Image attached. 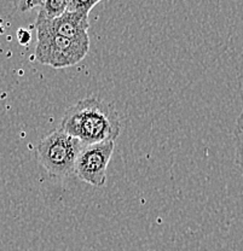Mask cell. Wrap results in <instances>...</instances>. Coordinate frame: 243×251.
<instances>
[{
	"label": "cell",
	"instance_id": "1",
	"mask_svg": "<svg viewBox=\"0 0 243 251\" xmlns=\"http://www.w3.org/2000/svg\"><path fill=\"white\" fill-rule=\"evenodd\" d=\"M59 129L77 138L82 145H91L116 140L121 132V124L116 110L110 104L87 97L64 112Z\"/></svg>",
	"mask_w": 243,
	"mask_h": 251
},
{
	"label": "cell",
	"instance_id": "2",
	"mask_svg": "<svg viewBox=\"0 0 243 251\" xmlns=\"http://www.w3.org/2000/svg\"><path fill=\"white\" fill-rule=\"evenodd\" d=\"M36 30L35 58L41 64L56 69L73 67L88 53V40H72L54 33L43 18L36 17L33 25Z\"/></svg>",
	"mask_w": 243,
	"mask_h": 251
},
{
	"label": "cell",
	"instance_id": "3",
	"mask_svg": "<svg viewBox=\"0 0 243 251\" xmlns=\"http://www.w3.org/2000/svg\"><path fill=\"white\" fill-rule=\"evenodd\" d=\"M82 144L62 129L52 130L36 149L40 166L52 176L67 177L74 172L75 161Z\"/></svg>",
	"mask_w": 243,
	"mask_h": 251
},
{
	"label": "cell",
	"instance_id": "4",
	"mask_svg": "<svg viewBox=\"0 0 243 251\" xmlns=\"http://www.w3.org/2000/svg\"><path fill=\"white\" fill-rule=\"evenodd\" d=\"M114 148L113 140L83 145L77 157L73 173L86 184L96 187L103 186L107 181V171Z\"/></svg>",
	"mask_w": 243,
	"mask_h": 251
},
{
	"label": "cell",
	"instance_id": "5",
	"mask_svg": "<svg viewBox=\"0 0 243 251\" xmlns=\"http://www.w3.org/2000/svg\"><path fill=\"white\" fill-rule=\"evenodd\" d=\"M39 17V16H36ZM43 18V17H39ZM54 33L72 40H88V15L82 12H68L54 20L43 18Z\"/></svg>",
	"mask_w": 243,
	"mask_h": 251
},
{
	"label": "cell",
	"instance_id": "6",
	"mask_svg": "<svg viewBox=\"0 0 243 251\" xmlns=\"http://www.w3.org/2000/svg\"><path fill=\"white\" fill-rule=\"evenodd\" d=\"M68 0H43L39 10V17L54 20L67 11Z\"/></svg>",
	"mask_w": 243,
	"mask_h": 251
},
{
	"label": "cell",
	"instance_id": "7",
	"mask_svg": "<svg viewBox=\"0 0 243 251\" xmlns=\"http://www.w3.org/2000/svg\"><path fill=\"white\" fill-rule=\"evenodd\" d=\"M235 150H236V162L241 171L243 177V109L237 117L236 126H235Z\"/></svg>",
	"mask_w": 243,
	"mask_h": 251
},
{
	"label": "cell",
	"instance_id": "8",
	"mask_svg": "<svg viewBox=\"0 0 243 251\" xmlns=\"http://www.w3.org/2000/svg\"><path fill=\"white\" fill-rule=\"evenodd\" d=\"M101 1H103V0H68L67 11L82 12V14L90 15L93 6H96Z\"/></svg>",
	"mask_w": 243,
	"mask_h": 251
},
{
	"label": "cell",
	"instance_id": "9",
	"mask_svg": "<svg viewBox=\"0 0 243 251\" xmlns=\"http://www.w3.org/2000/svg\"><path fill=\"white\" fill-rule=\"evenodd\" d=\"M41 2H43V0H18L17 7L20 11H28L34 7L40 6Z\"/></svg>",
	"mask_w": 243,
	"mask_h": 251
},
{
	"label": "cell",
	"instance_id": "10",
	"mask_svg": "<svg viewBox=\"0 0 243 251\" xmlns=\"http://www.w3.org/2000/svg\"><path fill=\"white\" fill-rule=\"evenodd\" d=\"M17 35H18V38H23L22 40H20V43L21 44H23V45H26V44L28 43V41H29V39H30V34H29V31L28 30H26V29H21V30H18V33H17Z\"/></svg>",
	"mask_w": 243,
	"mask_h": 251
}]
</instances>
